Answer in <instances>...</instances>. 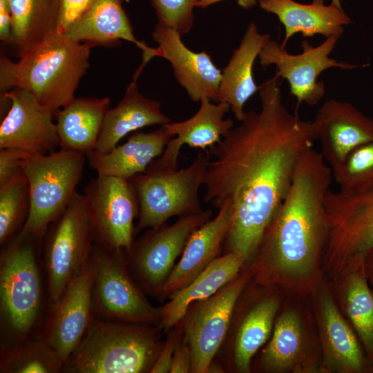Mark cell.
<instances>
[{"label": "cell", "instance_id": "cell-15", "mask_svg": "<svg viewBox=\"0 0 373 373\" xmlns=\"http://www.w3.org/2000/svg\"><path fill=\"white\" fill-rule=\"evenodd\" d=\"M325 208L329 224L326 245L331 258L347 260L365 256L373 249V187L355 195L329 189Z\"/></svg>", "mask_w": 373, "mask_h": 373}, {"label": "cell", "instance_id": "cell-29", "mask_svg": "<svg viewBox=\"0 0 373 373\" xmlns=\"http://www.w3.org/2000/svg\"><path fill=\"white\" fill-rule=\"evenodd\" d=\"M321 312L325 344L330 356L345 370H360L363 359L358 342L330 297L323 298Z\"/></svg>", "mask_w": 373, "mask_h": 373}, {"label": "cell", "instance_id": "cell-30", "mask_svg": "<svg viewBox=\"0 0 373 373\" xmlns=\"http://www.w3.org/2000/svg\"><path fill=\"white\" fill-rule=\"evenodd\" d=\"M278 306L276 299H264L243 319L234 345V362L240 372L249 371L251 358L268 339Z\"/></svg>", "mask_w": 373, "mask_h": 373}, {"label": "cell", "instance_id": "cell-23", "mask_svg": "<svg viewBox=\"0 0 373 373\" xmlns=\"http://www.w3.org/2000/svg\"><path fill=\"white\" fill-rule=\"evenodd\" d=\"M269 39V34L260 33L256 24L251 22L222 70L218 103H228L238 122L245 117L244 105L259 90L254 81L253 67Z\"/></svg>", "mask_w": 373, "mask_h": 373}, {"label": "cell", "instance_id": "cell-16", "mask_svg": "<svg viewBox=\"0 0 373 373\" xmlns=\"http://www.w3.org/2000/svg\"><path fill=\"white\" fill-rule=\"evenodd\" d=\"M10 107L0 125V149H21L31 154H47L59 147L55 114L27 90L13 88L3 93Z\"/></svg>", "mask_w": 373, "mask_h": 373}, {"label": "cell", "instance_id": "cell-33", "mask_svg": "<svg viewBox=\"0 0 373 373\" xmlns=\"http://www.w3.org/2000/svg\"><path fill=\"white\" fill-rule=\"evenodd\" d=\"M301 325L296 314L288 310L277 320L263 363L270 370H284L295 363L303 349Z\"/></svg>", "mask_w": 373, "mask_h": 373}, {"label": "cell", "instance_id": "cell-12", "mask_svg": "<svg viewBox=\"0 0 373 373\" xmlns=\"http://www.w3.org/2000/svg\"><path fill=\"white\" fill-rule=\"evenodd\" d=\"M340 37L330 36L316 47L303 41L302 52L297 55L289 53L281 44L270 39L258 55L260 64L264 67L276 66L277 76L288 81L297 105L305 103L314 106L325 93L324 83L317 81L323 71L331 68L351 70L359 66L329 57Z\"/></svg>", "mask_w": 373, "mask_h": 373}, {"label": "cell", "instance_id": "cell-6", "mask_svg": "<svg viewBox=\"0 0 373 373\" xmlns=\"http://www.w3.org/2000/svg\"><path fill=\"white\" fill-rule=\"evenodd\" d=\"M209 161L199 152L185 169H162L150 164L144 172L130 178L139 203L136 231L156 228L173 216L203 211L199 189Z\"/></svg>", "mask_w": 373, "mask_h": 373}, {"label": "cell", "instance_id": "cell-13", "mask_svg": "<svg viewBox=\"0 0 373 373\" xmlns=\"http://www.w3.org/2000/svg\"><path fill=\"white\" fill-rule=\"evenodd\" d=\"M93 279L94 265L90 256L59 297L48 303L41 336L64 363L79 345L95 318L92 300Z\"/></svg>", "mask_w": 373, "mask_h": 373}, {"label": "cell", "instance_id": "cell-4", "mask_svg": "<svg viewBox=\"0 0 373 373\" xmlns=\"http://www.w3.org/2000/svg\"><path fill=\"white\" fill-rule=\"evenodd\" d=\"M93 46L56 30L20 54L18 61L1 58V91L27 90L55 115L76 98L75 90L90 66Z\"/></svg>", "mask_w": 373, "mask_h": 373}, {"label": "cell", "instance_id": "cell-44", "mask_svg": "<svg viewBox=\"0 0 373 373\" xmlns=\"http://www.w3.org/2000/svg\"><path fill=\"white\" fill-rule=\"evenodd\" d=\"M123 1L128 2L130 0H122Z\"/></svg>", "mask_w": 373, "mask_h": 373}, {"label": "cell", "instance_id": "cell-41", "mask_svg": "<svg viewBox=\"0 0 373 373\" xmlns=\"http://www.w3.org/2000/svg\"><path fill=\"white\" fill-rule=\"evenodd\" d=\"M0 39L12 44V13L9 0H0Z\"/></svg>", "mask_w": 373, "mask_h": 373}, {"label": "cell", "instance_id": "cell-21", "mask_svg": "<svg viewBox=\"0 0 373 373\" xmlns=\"http://www.w3.org/2000/svg\"><path fill=\"white\" fill-rule=\"evenodd\" d=\"M218 213L196 229L189 239L182 257L169 274L160 292L161 298L170 297L189 284L219 254L231 220V207L226 204Z\"/></svg>", "mask_w": 373, "mask_h": 373}, {"label": "cell", "instance_id": "cell-7", "mask_svg": "<svg viewBox=\"0 0 373 373\" xmlns=\"http://www.w3.org/2000/svg\"><path fill=\"white\" fill-rule=\"evenodd\" d=\"M86 155L60 149L30 154L21 162L30 186V209L21 231L44 238L49 224L67 207L76 191Z\"/></svg>", "mask_w": 373, "mask_h": 373}, {"label": "cell", "instance_id": "cell-1", "mask_svg": "<svg viewBox=\"0 0 373 373\" xmlns=\"http://www.w3.org/2000/svg\"><path fill=\"white\" fill-rule=\"evenodd\" d=\"M277 79L259 86L260 111L245 112L240 124L210 147L213 159L203 179L204 202L231 207L227 252L246 260L257 251L300 157L316 140L313 122L284 104Z\"/></svg>", "mask_w": 373, "mask_h": 373}, {"label": "cell", "instance_id": "cell-26", "mask_svg": "<svg viewBox=\"0 0 373 373\" xmlns=\"http://www.w3.org/2000/svg\"><path fill=\"white\" fill-rule=\"evenodd\" d=\"M246 259L229 251L218 256L189 284L175 292L170 301L160 308L161 327L168 330L184 318L190 306L206 299L233 279Z\"/></svg>", "mask_w": 373, "mask_h": 373}, {"label": "cell", "instance_id": "cell-36", "mask_svg": "<svg viewBox=\"0 0 373 373\" xmlns=\"http://www.w3.org/2000/svg\"><path fill=\"white\" fill-rule=\"evenodd\" d=\"M159 23L176 30L181 35L189 32L194 23L193 10L198 0H151Z\"/></svg>", "mask_w": 373, "mask_h": 373}, {"label": "cell", "instance_id": "cell-45", "mask_svg": "<svg viewBox=\"0 0 373 373\" xmlns=\"http://www.w3.org/2000/svg\"><path fill=\"white\" fill-rule=\"evenodd\" d=\"M259 0H258V2Z\"/></svg>", "mask_w": 373, "mask_h": 373}, {"label": "cell", "instance_id": "cell-9", "mask_svg": "<svg viewBox=\"0 0 373 373\" xmlns=\"http://www.w3.org/2000/svg\"><path fill=\"white\" fill-rule=\"evenodd\" d=\"M94 240L83 194L76 192L64 211L48 226L41 260L48 303L56 300L90 258Z\"/></svg>", "mask_w": 373, "mask_h": 373}, {"label": "cell", "instance_id": "cell-10", "mask_svg": "<svg viewBox=\"0 0 373 373\" xmlns=\"http://www.w3.org/2000/svg\"><path fill=\"white\" fill-rule=\"evenodd\" d=\"M94 243L111 250L129 251L134 243V219L139 203L128 180L97 175L83 193Z\"/></svg>", "mask_w": 373, "mask_h": 373}, {"label": "cell", "instance_id": "cell-25", "mask_svg": "<svg viewBox=\"0 0 373 373\" xmlns=\"http://www.w3.org/2000/svg\"><path fill=\"white\" fill-rule=\"evenodd\" d=\"M170 122L171 120L161 111V104L141 94L137 80L133 79L117 106L106 112L93 152L107 153L132 131Z\"/></svg>", "mask_w": 373, "mask_h": 373}, {"label": "cell", "instance_id": "cell-27", "mask_svg": "<svg viewBox=\"0 0 373 373\" xmlns=\"http://www.w3.org/2000/svg\"><path fill=\"white\" fill-rule=\"evenodd\" d=\"M108 97L75 98L55 113L60 149L85 155L95 149L105 115Z\"/></svg>", "mask_w": 373, "mask_h": 373}, {"label": "cell", "instance_id": "cell-32", "mask_svg": "<svg viewBox=\"0 0 373 373\" xmlns=\"http://www.w3.org/2000/svg\"><path fill=\"white\" fill-rule=\"evenodd\" d=\"M30 209V186L21 169L0 186V245L6 244L23 229Z\"/></svg>", "mask_w": 373, "mask_h": 373}, {"label": "cell", "instance_id": "cell-43", "mask_svg": "<svg viewBox=\"0 0 373 373\" xmlns=\"http://www.w3.org/2000/svg\"><path fill=\"white\" fill-rule=\"evenodd\" d=\"M331 3L338 7L340 9H343L341 0H332Z\"/></svg>", "mask_w": 373, "mask_h": 373}, {"label": "cell", "instance_id": "cell-42", "mask_svg": "<svg viewBox=\"0 0 373 373\" xmlns=\"http://www.w3.org/2000/svg\"><path fill=\"white\" fill-rule=\"evenodd\" d=\"M222 1L224 0H198L196 8H205ZM237 3L244 9H250L256 5L258 0H237Z\"/></svg>", "mask_w": 373, "mask_h": 373}, {"label": "cell", "instance_id": "cell-31", "mask_svg": "<svg viewBox=\"0 0 373 373\" xmlns=\"http://www.w3.org/2000/svg\"><path fill=\"white\" fill-rule=\"evenodd\" d=\"M63 365L41 336L0 349V373H59Z\"/></svg>", "mask_w": 373, "mask_h": 373}, {"label": "cell", "instance_id": "cell-19", "mask_svg": "<svg viewBox=\"0 0 373 373\" xmlns=\"http://www.w3.org/2000/svg\"><path fill=\"white\" fill-rule=\"evenodd\" d=\"M198 112L191 117L180 122L164 124L172 136L162 154L151 164L168 169H178V158L184 144L191 148H205L219 142L234 126L231 119H224L230 105L227 102L212 104L209 98L200 100Z\"/></svg>", "mask_w": 373, "mask_h": 373}, {"label": "cell", "instance_id": "cell-2", "mask_svg": "<svg viewBox=\"0 0 373 373\" xmlns=\"http://www.w3.org/2000/svg\"><path fill=\"white\" fill-rule=\"evenodd\" d=\"M332 181V169L321 151L313 147L305 151L259 245L267 260L283 272L307 274L322 245L327 243L329 224L325 198Z\"/></svg>", "mask_w": 373, "mask_h": 373}, {"label": "cell", "instance_id": "cell-35", "mask_svg": "<svg viewBox=\"0 0 373 373\" xmlns=\"http://www.w3.org/2000/svg\"><path fill=\"white\" fill-rule=\"evenodd\" d=\"M348 316L366 347L373 351V296L362 274H354L346 297Z\"/></svg>", "mask_w": 373, "mask_h": 373}, {"label": "cell", "instance_id": "cell-14", "mask_svg": "<svg viewBox=\"0 0 373 373\" xmlns=\"http://www.w3.org/2000/svg\"><path fill=\"white\" fill-rule=\"evenodd\" d=\"M246 282V275L236 276L213 295L198 301L189 312L184 323V338L191 352V372H209Z\"/></svg>", "mask_w": 373, "mask_h": 373}, {"label": "cell", "instance_id": "cell-5", "mask_svg": "<svg viewBox=\"0 0 373 373\" xmlns=\"http://www.w3.org/2000/svg\"><path fill=\"white\" fill-rule=\"evenodd\" d=\"M151 326L94 318L61 372H150L162 347Z\"/></svg>", "mask_w": 373, "mask_h": 373}, {"label": "cell", "instance_id": "cell-37", "mask_svg": "<svg viewBox=\"0 0 373 373\" xmlns=\"http://www.w3.org/2000/svg\"><path fill=\"white\" fill-rule=\"evenodd\" d=\"M0 186L10 181L21 169V162L31 153L13 147L0 149Z\"/></svg>", "mask_w": 373, "mask_h": 373}, {"label": "cell", "instance_id": "cell-22", "mask_svg": "<svg viewBox=\"0 0 373 373\" xmlns=\"http://www.w3.org/2000/svg\"><path fill=\"white\" fill-rule=\"evenodd\" d=\"M260 8L277 16L285 27L282 46L296 33L304 37L322 35L326 37H341L344 26L351 23V19L334 5H325L324 0H312L305 4L294 0H259Z\"/></svg>", "mask_w": 373, "mask_h": 373}, {"label": "cell", "instance_id": "cell-34", "mask_svg": "<svg viewBox=\"0 0 373 373\" xmlns=\"http://www.w3.org/2000/svg\"><path fill=\"white\" fill-rule=\"evenodd\" d=\"M338 191L347 195L365 192L373 187V141L361 144L331 168Z\"/></svg>", "mask_w": 373, "mask_h": 373}, {"label": "cell", "instance_id": "cell-3", "mask_svg": "<svg viewBox=\"0 0 373 373\" xmlns=\"http://www.w3.org/2000/svg\"><path fill=\"white\" fill-rule=\"evenodd\" d=\"M43 239L21 231L1 247L0 349L41 334L48 305Z\"/></svg>", "mask_w": 373, "mask_h": 373}, {"label": "cell", "instance_id": "cell-38", "mask_svg": "<svg viewBox=\"0 0 373 373\" xmlns=\"http://www.w3.org/2000/svg\"><path fill=\"white\" fill-rule=\"evenodd\" d=\"M95 0H59V31L65 33L68 28L83 15Z\"/></svg>", "mask_w": 373, "mask_h": 373}, {"label": "cell", "instance_id": "cell-40", "mask_svg": "<svg viewBox=\"0 0 373 373\" xmlns=\"http://www.w3.org/2000/svg\"><path fill=\"white\" fill-rule=\"evenodd\" d=\"M192 356L189 347L184 344H178L173 354L170 369L171 373H187L191 372Z\"/></svg>", "mask_w": 373, "mask_h": 373}, {"label": "cell", "instance_id": "cell-11", "mask_svg": "<svg viewBox=\"0 0 373 373\" xmlns=\"http://www.w3.org/2000/svg\"><path fill=\"white\" fill-rule=\"evenodd\" d=\"M211 211L180 217L173 224L149 229L126 252L129 270L144 292L160 294L189 239L210 220Z\"/></svg>", "mask_w": 373, "mask_h": 373}, {"label": "cell", "instance_id": "cell-39", "mask_svg": "<svg viewBox=\"0 0 373 373\" xmlns=\"http://www.w3.org/2000/svg\"><path fill=\"white\" fill-rule=\"evenodd\" d=\"M178 343L176 333H171L162 347L150 371L151 373H166L170 372L173 354Z\"/></svg>", "mask_w": 373, "mask_h": 373}, {"label": "cell", "instance_id": "cell-18", "mask_svg": "<svg viewBox=\"0 0 373 373\" xmlns=\"http://www.w3.org/2000/svg\"><path fill=\"white\" fill-rule=\"evenodd\" d=\"M312 122L321 153L330 168L357 146L373 141V119L347 102L326 100Z\"/></svg>", "mask_w": 373, "mask_h": 373}, {"label": "cell", "instance_id": "cell-24", "mask_svg": "<svg viewBox=\"0 0 373 373\" xmlns=\"http://www.w3.org/2000/svg\"><path fill=\"white\" fill-rule=\"evenodd\" d=\"M164 125L155 131L135 132L123 144L105 154L92 151L86 154L88 163L97 175L113 176L129 180L143 173L160 157L172 138Z\"/></svg>", "mask_w": 373, "mask_h": 373}, {"label": "cell", "instance_id": "cell-8", "mask_svg": "<svg viewBox=\"0 0 373 373\" xmlns=\"http://www.w3.org/2000/svg\"><path fill=\"white\" fill-rule=\"evenodd\" d=\"M92 289L95 318L159 326L160 309L152 306L133 277L124 249L111 250L93 244Z\"/></svg>", "mask_w": 373, "mask_h": 373}, {"label": "cell", "instance_id": "cell-20", "mask_svg": "<svg viewBox=\"0 0 373 373\" xmlns=\"http://www.w3.org/2000/svg\"><path fill=\"white\" fill-rule=\"evenodd\" d=\"M122 0H95L66 31L75 41L96 45H113L120 40L133 43L142 50V62L135 74L140 75L156 48L137 40L131 23L123 8Z\"/></svg>", "mask_w": 373, "mask_h": 373}, {"label": "cell", "instance_id": "cell-28", "mask_svg": "<svg viewBox=\"0 0 373 373\" xmlns=\"http://www.w3.org/2000/svg\"><path fill=\"white\" fill-rule=\"evenodd\" d=\"M12 44L19 55L57 29L59 0H9Z\"/></svg>", "mask_w": 373, "mask_h": 373}, {"label": "cell", "instance_id": "cell-17", "mask_svg": "<svg viewBox=\"0 0 373 373\" xmlns=\"http://www.w3.org/2000/svg\"><path fill=\"white\" fill-rule=\"evenodd\" d=\"M175 29L157 22L152 33L158 44L155 57L167 59L174 76L193 102L209 98L218 103L222 71L205 52H195L189 49Z\"/></svg>", "mask_w": 373, "mask_h": 373}]
</instances>
